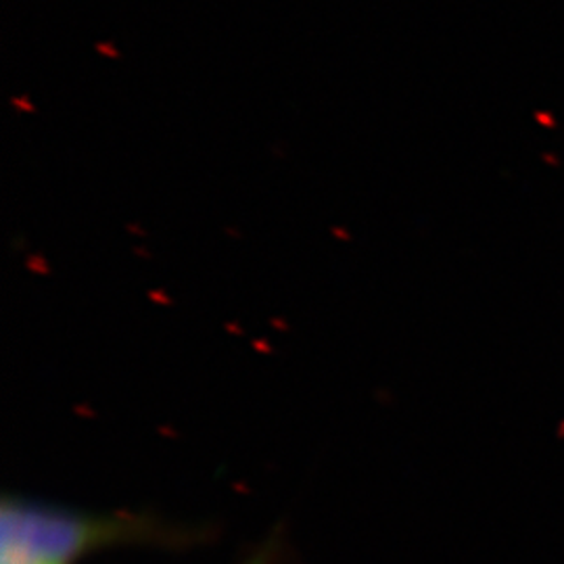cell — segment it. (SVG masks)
<instances>
[{"label": "cell", "mask_w": 564, "mask_h": 564, "mask_svg": "<svg viewBox=\"0 0 564 564\" xmlns=\"http://www.w3.org/2000/svg\"><path fill=\"white\" fill-rule=\"evenodd\" d=\"M281 563V544L268 542L258 547L251 556H247L241 564H279Z\"/></svg>", "instance_id": "7a4b0ae2"}, {"label": "cell", "mask_w": 564, "mask_h": 564, "mask_svg": "<svg viewBox=\"0 0 564 564\" xmlns=\"http://www.w3.org/2000/svg\"><path fill=\"white\" fill-rule=\"evenodd\" d=\"M123 544H186V535L149 517L95 514L15 496L2 500L0 564H76Z\"/></svg>", "instance_id": "6da1fadb"}]
</instances>
